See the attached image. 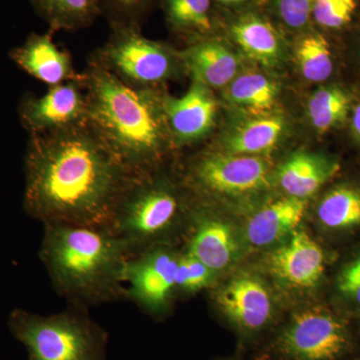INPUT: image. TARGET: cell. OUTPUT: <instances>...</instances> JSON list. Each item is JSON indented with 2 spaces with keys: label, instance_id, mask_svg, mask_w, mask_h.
I'll list each match as a JSON object with an SVG mask.
<instances>
[{
  "label": "cell",
  "instance_id": "6da1fadb",
  "mask_svg": "<svg viewBox=\"0 0 360 360\" xmlns=\"http://www.w3.org/2000/svg\"><path fill=\"white\" fill-rule=\"evenodd\" d=\"M23 210L44 224L108 226L134 174L89 123L30 136Z\"/></svg>",
  "mask_w": 360,
  "mask_h": 360
},
{
  "label": "cell",
  "instance_id": "7a4b0ae2",
  "mask_svg": "<svg viewBox=\"0 0 360 360\" xmlns=\"http://www.w3.org/2000/svg\"><path fill=\"white\" fill-rule=\"evenodd\" d=\"M39 258L58 295L89 309L127 300V245L108 226L44 224Z\"/></svg>",
  "mask_w": 360,
  "mask_h": 360
},
{
  "label": "cell",
  "instance_id": "3957f363",
  "mask_svg": "<svg viewBox=\"0 0 360 360\" xmlns=\"http://www.w3.org/2000/svg\"><path fill=\"white\" fill-rule=\"evenodd\" d=\"M84 77L90 127L132 174L155 169L168 131L161 98L92 60Z\"/></svg>",
  "mask_w": 360,
  "mask_h": 360
},
{
  "label": "cell",
  "instance_id": "277c9868",
  "mask_svg": "<svg viewBox=\"0 0 360 360\" xmlns=\"http://www.w3.org/2000/svg\"><path fill=\"white\" fill-rule=\"evenodd\" d=\"M7 326L25 345L28 360H108V335L89 309L70 305L65 311L42 315L15 309Z\"/></svg>",
  "mask_w": 360,
  "mask_h": 360
},
{
  "label": "cell",
  "instance_id": "5b68a950",
  "mask_svg": "<svg viewBox=\"0 0 360 360\" xmlns=\"http://www.w3.org/2000/svg\"><path fill=\"white\" fill-rule=\"evenodd\" d=\"M184 212L176 191L158 179L155 169L135 174L117 201L108 227L127 245L129 255L170 245Z\"/></svg>",
  "mask_w": 360,
  "mask_h": 360
},
{
  "label": "cell",
  "instance_id": "8992f818",
  "mask_svg": "<svg viewBox=\"0 0 360 360\" xmlns=\"http://www.w3.org/2000/svg\"><path fill=\"white\" fill-rule=\"evenodd\" d=\"M112 33L92 61L123 82L151 89L174 71L172 52L160 42L146 39L134 26H111Z\"/></svg>",
  "mask_w": 360,
  "mask_h": 360
},
{
  "label": "cell",
  "instance_id": "52a82bcc",
  "mask_svg": "<svg viewBox=\"0 0 360 360\" xmlns=\"http://www.w3.org/2000/svg\"><path fill=\"white\" fill-rule=\"evenodd\" d=\"M179 257L172 245L130 255L124 274L127 300L153 316L165 314L176 292Z\"/></svg>",
  "mask_w": 360,
  "mask_h": 360
},
{
  "label": "cell",
  "instance_id": "ba28073f",
  "mask_svg": "<svg viewBox=\"0 0 360 360\" xmlns=\"http://www.w3.org/2000/svg\"><path fill=\"white\" fill-rule=\"evenodd\" d=\"M347 329L340 319L321 309L293 315L279 336V352L291 360H336L347 349Z\"/></svg>",
  "mask_w": 360,
  "mask_h": 360
},
{
  "label": "cell",
  "instance_id": "9c48e42d",
  "mask_svg": "<svg viewBox=\"0 0 360 360\" xmlns=\"http://www.w3.org/2000/svg\"><path fill=\"white\" fill-rule=\"evenodd\" d=\"M84 78L51 86L40 96L23 97L18 113L30 135L59 131L87 122Z\"/></svg>",
  "mask_w": 360,
  "mask_h": 360
},
{
  "label": "cell",
  "instance_id": "30bf717a",
  "mask_svg": "<svg viewBox=\"0 0 360 360\" xmlns=\"http://www.w3.org/2000/svg\"><path fill=\"white\" fill-rule=\"evenodd\" d=\"M191 181L198 189L219 194H243L269 186V165L257 156L207 155L191 170Z\"/></svg>",
  "mask_w": 360,
  "mask_h": 360
},
{
  "label": "cell",
  "instance_id": "8fae6325",
  "mask_svg": "<svg viewBox=\"0 0 360 360\" xmlns=\"http://www.w3.org/2000/svg\"><path fill=\"white\" fill-rule=\"evenodd\" d=\"M217 307L245 333H257L269 323L274 304L266 286L252 276L234 277L215 295Z\"/></svg>",
  "mask_w": 360,
  "mask_h": 360
},
{
  "label": "cell",
  "instance_id": "7c38bea8",
  "mask_svg": "<svg viewBox=\"0 0 360 360\" xmlns=\"http://www.w3.org/2000/svg\"><path fill=\"white\" fill-rule=\"evenodd\" d=\"M168 132L180 143L200 139L212 129L217 104L210 87L193 82L184 96L161 97Z\"/></svg>",
  "mask_w": 360,
  "mask_h": 360
},
{
  "label": "cell",
  "instance_id": "4fadbf2b",
  "mask_svg": "<svg viewBox=\"0 0 360 360\" xmlns=\"http://www.w3.org/2000/svg\"><path fill=\"white\" fill-rule=\"evenodd\" d=\"M53 33H32L9 53L18 68L49 87L84 77L75 70L70 54L53 41Z\"/></svg>",
  "mask_w": 360,
  "mask_h": 360
},
{
  "label": "cell",
  "instance_id": "5bb4252c",
  "mask_svg": "<svg viewBox=\"0 0 360 360\" xmlns=\"http://www.w3.org/2000/svg\"><path fill=\"white\" fill-rule=\"evenodd\" d=\"M269 265L286 285L307 290L314 288L323 274V251L307 231H295L290 240L272 253Z\"/></svg>",
  "mask_w": 360,
  "mask_h": 360
},
{
  "label": "cell",
  "instance_id": "9a60e30c",
  "mask_svg": "<svg viewBox=\"0 0 360 360\" xmlns=\"http://www.w3.org/2000/svg\"><path fill=\"white\" fill-rule=\"evenodd\" d=\"M188 229V239L184 250L217 272L231 264L238 243L233 231L224 220L194 214Z\"/></svg>",
  "mask_w": 360,
  "mask_h": 360
},
{
  "label": "cell",
  "instance_id": "2e32d148",
  "mask_svg": "<svg viewBox=\"0 0 360 360\" xmlns=\"http://www.w3.org/2000/svg\"><path fill=\"white\" fill-rule=\"evenodd\" d=\"M307 202L300 198L277 200L258 210L248 221L246 236L251 245L267 246L292 233L304 217Z\"/></svg>",
  "mask_w": 360,
  "mask_h": 360
},
{
  "label": "cell",
  "instance_id": "e0dca14e",
  "mask_svg": "<svg viewBox=\"0 0 360 360\" xmlns=\"http://www.w3.org/2000/svg\"><path fill=\"white\" fill-rule=\"evenodd\" d=\"M193 82L207 87H221L231 82L238 61L233 52L214 40H200L181 52Z\"/></svg>",
  "mask_w": 360,
  "mask_h": 360
},
{
  "label": "cell",
  "instance_id": "ac0fdd59",
  "mask_svg": "<svg viewBox=\"0 0 360 360\" xmlns=\"http://www.w3.org/2000/svg\"><path fill=\"white\" fill-rule=\"evenodd\" d=\"M232 39L246 56L262 65H274L281 53V35L272 23L257 13H245L229 25Z\"/></svg>",
  "mask_w": 360,
  "mask_h": 360
},
{
  "label": "cell",
  "instance_id": "d6986e66",
  "mask_svg": "<svg viewBox=\"0 0 360 360\" xmlns=\"http://www.w3.org/2000/svg\"><path fill=\"white\" fill-rule=\"evenodd\" d=\"M336 165L310 153H296L281 165L279 184L291 198H309L335 174Z\"/></svg>",
  "mask_w": 360,
  "mask_h": 360
},
{
  "label": "cell",
  "instance_id": "ffe728a7",
  "mask_svg": "<svg viewBox=\"0 0 360 360\" xmlns=\"http://www.w3.org/2000/svg\"><path fill=\"white\" fill-rule=\"evenodd\" d=\"M32 4L53 32L89 27L101 14L98 0H32Z\"/></svg>",
  "mask_w": 360,
  "mask_h": 360
},
{
  "label": "cell",
  "instance_id": "44dd1931",
  "mask_svg": "<svg viewBox=\"0 0 360 360\" xmlns=\"http://www.w3.org/2000/svg\"><path fill=\"white\" fill-rule=\"evenodd\" d=\"M281 118L266 117L246 123L239 129L227 143L233 155H255L265 153L276 146L283 134Z\"/></svg>",
  "mask_w": 360,
  "mask_h": 360
},
{
  "label": "cell",
  "instance_id": "7402d4cb",
  "mask_svg": "<svg viewBox=\"0 0 360 360\" xmlns=\"http://www.w3.org/2000/svg\"><path fill=\"white\" fill-rule=\"evenodd\" d=\"M276 94V85L258 73H248L236 78L227 91V97L232 103L255 115L271 110Z\"/></svg>",
  "mask_w": 360,
  "mask_h": 360
},
{
  "label": "cell",
  "instance_id": "603a6c76",
  "mask_svg": "<svg viewBox=\"0 0 360 360\" xmlns=\"http://www.w3.org/2000/svg\"><path fill=\"white\" fill-rule=\"evenodd\" d=\"M213 0H163L167 22L175 30L206 35L212 32Z\"/></svg>",
  "mask_w": 360,
  "mask_h": 360
},
{
  "label": "cell",
  "instance_id": "cb8c5ba5",
  "mask_svg": "<svg viewBox=\"0 0 360 360\" xmlns=\"http://www.w3.org/2000/svg\"><path fill=\"white\" fill-rule=\"evenodd\" d=\"M321 224L329 229H347L360 224V193L340 186L326 194L317 210Z\"/></svg>",
  "mask_w": 360,
  "mask_h": 360
},
{
  "label": "cell",
  "instance_id": "d4e9b609",
  "mask_svg": "<svg viewBox=\"0 0 360 360\" xmlns=\"http://www.w3.org/2000/svg\"><path fill=\"white\" fill-rule=\"evenodd\" d=\"M296 54L303 77L309 82H324L333 73L330 46L321 33L303 35L296 47Z\"/></svg>",
  "mask_w": 360,
  "mask_h": 360
},
{
  "label": "cell",
  "instance_id": "484cf974",
  "mask_svg": "<svg viewBox=\"0 0 360 360\" xmlns=\"http://www.w3.org/2000/svg\"><path fill=\"white\" fill-rule=\"evenodd\" d=\"M349 98L340 87L317 90L309 103V115L319 134H326L347 118Z\"/></svg>",
  "mask_w": 360,
  "mask_h": 360
},
{
  "label": "cell",
  "instance_id": "4316f807",
  "mask_svg": "<svg viewBox=\"0 0 360 360\" xmlns=\"http://www.w3.org/2000/svg\"><path fill=\"white\" fill-rule=\"evenodd\" d=\"M357 0H311V20L326 30H342L354 22Z\"/></svg>",
  "mask_w": 360,
  "mask_h": 360
},
{
  "label": "cell",
  "instance_id": "83f0119b",
  "mask_svg": "<svg viewBox=\"0 0 360 360\" xmlns=\"http://www.w3.org/2000/svg\"><path fill=\"white\" fill-rule=\"evenodd\" d=\"M214 271L186 250L179 252L176 270V291L181 293L198 292L212 283Z\"/></svg>",
  "mask_w": 360,
  "mask_h": 360
},
{
  "label": "cell",
  "instance_id": "f1b7e54d",
  "mask_svg": "<svg viewBox=\"0 0 360 360\" xmlns=\"http://www.w3.org/2000/svg\"><path fill=\"white\" fill-rule=\"evenodd\" d=\"M155 0H98L101 14H105L111 26H134L148 13Z\"/></svg>",
  "mask_w": 360,
  "mask_h": 360
},
{
  "label": "cell",
  "instance_id": "f546056e",
  "mask_svg": "<svg viewBox=\"0 0 360 360\" xmlns=\"http://www.w3.org/2000/svg\"><path fill=\"white\" fill-rule=\"evenodd\" d=\"M279 20L290 30H302L311 21V0H274Z\"/></svg>",
  "mask_w": 360,
  "mask_h": 360
},
{
  "label": "cell",
  "instance_id": "4dcf8cb0",
  "mask_svg": "<svg viewBox=\"0 0 360 360\" xmlns=\"http://www.w3.org/2000/svg\"><path fill=\"white\" fill-rule=\"evenodd\" d=\"M338 288L360 304V257L348 264L338 277Z\"/></svg>",
  "mask_w": 360,
  "mask_h": 360
},
{
  "label": "cell",
  "instance_id": "1f68e13d",
  "mask_svg": "<svg viewBox=\"0 0 360 360\" xmlns=\"http://www.w3.org/2000/svg\"><path fill=\"white\" fill-rule=\"evenodd\" d=\"M352 129L360 141V104L354 108L352 115Z\"/></svg>",
  "mask_w": 360,
  "mask_h": 360
},
{
  "label": "cell",
  "instance_id": "d6a6232c",
  "mask_svg": "<svg viewBox=\"0 0 360 360\" xmlns=\"http://www.w3.org/2000/svg\"><path fill=\"white\" fill-rule=\"evenodd\" d=\"M213 1L224 4V6H243V4H248L252 0H213Z\"/></svg>",
  "mask_w": 360,
  "mask_h": 360
}]
</instances>
